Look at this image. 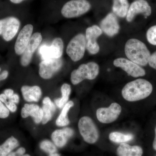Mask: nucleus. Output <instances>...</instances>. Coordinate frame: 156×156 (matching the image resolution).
Instances as JSON below:
<instances>
[{
  "label": "nucleus",
  "instance_id": "e433bc0d",
  "mask_svg": "<svg viewBox=\"0 0 156 156\" xmlns=\"http://www.w3.org/2000/svg\"><path fill=\"white\" fill-rule=\"evenodd\" d=\"M155 136L154 139L153 143V147L155 150L156 151V128L155 130Z\"/></svg>",
  "mask_w": 156,
  "mask_h": 156
},
{
  "label": "nucleus",
  "instance_id": "f704fd0d",
  "mask_svg": "<svg viewBox=\"0 0 156 156\" xmlns=\"http://www.w3.org/2000/svg\"><path fill=\"white\" fill-rule=\"evenodd\" d=\"M9 76V72L8 71L4 70L2 74H0V81L5 80Z\"/></svg>",
  "mask_w": 156,
  "mask_h": 156
},
{
  "label": "nucleus",
  "instance_id": "4be33fe9",
  "mask_svg": "<svg viewBox=\"0 0 156 156\" xmlns=\"http://www.w3.org/2000/svg\"><path fill=\"white\" fill-rule=\"evenodd\" d=\"M129 7L128 0H113V12L118 17H126Z\"/></svg>",
  "mask_w": 156,
  "mask_h": 156
},
{
  "label": "nucleus",
  "instance_id": "9b49d317",
  "mask_svg": "<svg viewBox=\"0 0 156 156\" xmlns=\"http://www.w3.org/2000/svg\"><path fill=\"white\" fill-rule=\"evenodd\" d=\"M41 34L36 32L33 34L25 51L22 54L20 58V63L23 66L26 67L30 64L34 53L41 43Z\"/></svg>",
  "mask_w": 156,
  "mask_h": 156
},
{
  "label": "nucleus",
  "instance_id": "dca6fc26",
  "mask_svg": "<svg viewBox=\"0 0 156 156\" xmlns=\"http://www.w3.org/2000/svg\"><path fill=\"white\" fill-rule=\"evenodd\" d=\"M100 27L102 31L109 37L114 36L119 33L120 26L116 15L113 13L108 14L101 22Z\"/></svg>",
  "mask_w": 156,
  "mask_h": 156
},
{
  "label": "nucleus",
  "instance_id": "473e14b6",
  "mask_svg": "<svg viewBox=\"0 0 156 156\" xmlns=\"http://www.w3.org/2000/svg\"><path fill=\"white\" fill-rule=\"evenodd\" d=\"M4 94L6 95L8 98L9 99L11 98L14 94V92L13 90L11 89H7L4 91Z\"/></svg>",
  "mask_w": 156,
  "mask_h": 156
},
{
  "label": "nucleus",
  "instance_id": "72a5a7b5",
  "mask_svg": "<svg viewBox=\"0 0 156 156\" xmlns=\"http://www.w3.org/2000/svg\"><path fill=\"white\" fill-rule=\"evenodd\" d=\"M26 152L25 148L23 147H20L15 151L17 156H22Z\"/></svg>",
  "mask_w": 156,
  "mask_h": 156
},
{
  "label": "nucleus",
  "instance_id": "79ce46f5",
  "mask_svg": "<svg viewBox=\"0 0 156 156\" xmlns=\"http://www.w3.org/2000/svg\"><path fill=\"white\" fill-rule=\"evenodd\" d=\"M1 68H0V72H1Z\"/></svg>",
  "mask_w": 156,
  "mask_h": 156
},
{
  "label": "nucleus",
  "instance_id": "6e6552de",
  "mask_svg": "<svg viewBox=\"0 0 156 156\" xmlns=\"http://www.w3.org/2000/svg\"><path fill=\"white\" fill-rule=\"evenodd\" d=\"M121 105L116 102H113L108 107L101 108L96 111L97 119L102 124L113 122L118 119L122 112Z\"/></svg>",
  "mask_w": 156,
  "mask_h": 156
},
{
  "label": "nucleus",
  "instance_id": "ea45409f",
  "mask_svg": "<svg viewBox=\"0 0 156 156\" xmlns=\"http://www.w3.org/2000/svg\"><path fill=\"white\" fill-rule=\"evenodd\" d=\"M49 156H60V155L57 153H54L50 154H49Z\"/></svg>",
  "mask_w": 156,
  "mask_h": 156
},
{
  "label": "nucleus",
  "instance_id": "37998d69",
  "mask_svg": "<svg viewBox=\"0 0 156 156\" xmlns=\"http://www.w3.org/2000/svg\"><path fill=\"white\" fill-rule=\"evenodd\" d=\"M155 156H156V155H155Z\"/></svg>",
  "mask_w": 156,
  "mask_h": 156
},
{
  "label": "nucleus",
  "instance_id": "a878e982",
  "mask_svg": "<svg viewBox=\"0 0 156 156\" xmlns=\"http://www.w3.org/2000/svg\"><path fill=\"white\" fill-rule=\"evenodd\" d=\"M134 136L131 134H125L119 132H112L109 135L111 141L115 143H124L132 140Z\"/></svg>",
  "mask_w": 156,
  "mask_h": 156
},
{
  "label": "nucleus",
  "instance_id": "39448f33",
  "mask_svg": "<svg viewBox=\"0 0 156 156\" xmlns=\"http://www.w3.org/2000/svg\"><path fill=\"white\" fill-rule=\"evenodd\" d=\"M78 128L83 139L87 143L93 144L98 140L99 132L95 123L90 117H82L78 122Z\"/></svg>",
  "mask_w": 156,
  "mask_h": 156
},
{
  "label": "nucleus",
  "instance_id": "f3484780",
  "mask_svg": "<svg viewBox=\"0 0 156 156\" xmlns=\"http://www.w3.org/2000/svg\"><path fill=\"white\" fill-rule=\"evenodd\" d=\"M21 115L24 119L31 116L36 124H39L43 120L44 112L43 109L37 105L25 104L21 109Z\"/></svg>",
  "mask_w": 156,
  "mask_h": 156
},
{
  "label": "nucleus",
  "instance_id": "0eeeda50",
  "mask_svg": "<svg viewBox=\"0 0 156 156\" xmlns=\"http://www.w3.org/2000/svg\"><path fill=\"white\" fill-rule=\"evenodd\" d=\"M20 23L19 19L9 17L0 20V36L6 41H11L19 30Z\"/></svg>",
  "mask_w": 156,
  "mask_h": 156
},
{
  "label": "nucleus",
  "instance_id": "cd10ccee",
  "mask_svg": "<svg viewBox=\"0 0 156 156\" xmlns=\"http://www.w3.org/2000/svg\"><path fill=\"white\" fill-rule=\"evenodd\" d=\"M146 36L150 44L156 46V25L151 27L148 30Z\"/></svg>",
  "mask_w": 156,
  "mask_h": 156
},
{
  "label": "nucleus",
  "instance_id": "a211bd4d",
  "mask_svg": "<svg viewBox=\"0 0 156 156\" xmlns=\"http://www.w3.org/2000/svg\"><path fill=\"white\" fill-rule=\"evenodd\" d=\"M74 131L72 128H65L53 131L51 138L57 147L62 148L66 145L69 139L73 135Z\"/></svg>",
  "mask_w": 156,
  "mask_h": 156
},
{
  "label": "nucleus",
  "instance_id": "5701e85b",
  "mask_svg": "<svg viewBox=\"0 0 156 156\" xmlns=\"http://www.w3.org/2000/svg\"><path fill=\"white\" fill-rule=\"evenodd\" d=\"M74 103L72 101H69L62 108L60 115L56 119V124L58 127H65L69 124L70 121L68 116V113L71 108L74 106Z\"/></svg>",
  "mask_w": 156,
  "mask_h": 156
},
{
  "label": "nucleus",
  "instance_id": "7c9ffc66",
  "mask_svg": "<svg viewBox=\"0 0 156 156\" xmlns=\"http://www.w3.org/2000/svg\"><path fill=\"white\" fill-rule=\"evenodd\" d=\"M5 105L7 108L12 112H14L17 111V106L16 104L13 103L11 101H9L6 102Z\"/></svg>",
  "mask_w": 156,
  "mask_h": 156
},
{
  "label": "nucleus",
  "instance_id": "412c9836",
  "mask_svg": "<svg viewBox=\"0 0 156 156\" xmlns=\"http://www.w3.org/2000/svg\"><path fill=\"white\" fill-rule=\"evenodd\" d=\"M43 109L44 117L42 123L44 125L47 124L52 119L54 113L56 111V106L51 101L50 98L46 97L43 100Z\"/></svg>",
  "mask_w": 156,
  "mask_h": 156
},
{
  "label": "nucleus",
  "instance_id": "58836bf2",
  "mask_svg": "<svg viewBox=\"0 0 156 156\" xmlns=\"http://www.w3.org/2000/svg\"><path fill=\"white\" fill-rule=\"evenodd\" d=\"M8 156H17L15 152H11V153L9 154Z\"/></svg>",
  "mask_w": 156,
  "mask_h": 156
},
{
  "label": "nucleus",
  "instance_id": "7ed1b4c3",
  "mask_svg": "<svg viewBox=\"0 0 156 156\" xmlns=\"http://www.w3.org/2000/svg\"><path fill=\"white\" fill-rule=\"evenodd\" d=\"M99 73V66L96 62H91L81 64L71 74V82L73 85H76L85 80H93Z\"/></svg>",
  "mask_w": 156,
  "mask_h": 156
},
{
  "label": "nucleus",
  "instance_id": "bb28decb",
  "mask_svg": "<svg viewBox=\"0 0 156 156\" xmlns=\"http://www.w3.org/2000/svg\"><path fill=\"white\" fill-rule=\"evenodd\" d=\"M41 149L49 154L56 153L57 150L56 146L53 143L48 140H43L40 143Z\"/></svg>",
  "mask_w": 156,
  "mask_h": 156
},
{
  "label": "nucleus",
  "instance_id": "6ab92c4d",
  "mask_svg": "<svg viewBox=\"0 0 156 156\" xmlns=\"http://www.w3.org/2000/svg\"><path fill=\"white\" fill-rule=\"evenodd\" d=\"M21 91L23 99L27 102H38L42 96V90L39 86H23Z\"/></svg>",
  "mask_w": 156,
  "mask_h": 156
},
{
  "label": "nucleus",
  "instance_id": "ddd939ff",
  "mask_svg": "<svg viewBox=\"0 0 156 156\" xmlns=\"http://www.w3.org/2000/svg\"><path fill=\"white\" fill-rule=\"evenodd\" d=\"M151 6L145 0H136L129 7L126 20L128 22L133 21L136 15L141 14L147 18L151 14Z\"/></svg>",
  "mask_w": 156,
  "mask_h": 156
},
{
  "label": "nucleus",
  "instance_id": "b1692460",
  "mask_svg": "<svg viewBox=\"0 0 156 156\" xmlns=\"http://www.w3.org/2000/svg\"><path fill=\"white\" fill-rule=\"evenodd\" d=\"M19 145L18 140L14 136H11L0 145V156H8Z\"/></svg>",
  "mask_w": 156,
  "mask_h": 156
},
{
  "label": "nucleus",
  "instance_id": "4c0bfd02",
  "mask_svg": "<svg viewBox=\"0 0 156 156\" xmlns=\"http://www.w3.org/2000/svg\"><path fill=\"white\" fill-rule=\"evenodd\" d=\"M10 1L11 2L14 3V4H19L24 0H10Z\"/></svg>",
  "mask_w": 156,
  "mask_h": 156
},
{
  "label": "nucleus",
  "instance_id": "4468645a",
  "mask_svg": "<svg viewBox=\"0 0 156 156\" xmlns=\"http://www.w3.org/2000/svg\"><path fill=\"white\" fill-rule=\"evenodd\" d=\"M102 34L101 29L97 25H93L88 27L86 30L87 49L90 54L94 55L99 52L100 47L97 41V39Z\"/></svg>",
  "mask_w": 156,
  "mask_h": 156
},
{
  "label": "nucleus",
  "instance_id": "9d476101",
  "mask_svg": "<svg viewBox=\"0 0 156 156\" xmlns=\"http://www.w3.org/2000/svg\"><path fill=\"white\" fill-rule=\"evenodd\" d=\"M64 44L62 39L57 37L54 39L50 46L44 44L41 46L39 53L42 59L61 58L63 54Z\"/></svg>",
  "mask_w": 156,
  "mask_h": 156
},
{
  "label": "nucleus",
  "instance_id": "20e7f679",
  "mask_svg": "<svg viewBox=\"0 0 156 156\" xmlns=\"http://www.w3.org/2000/svg\"><path fill=\"white\" fill-rule=\"evenodd\" d=\"M91 8V4L87 0H71L65 4L61 14L65 18H75L86 14Z\"/></svg>",
  "mask_w": 156,
  "mask_h": 156
},
{
  "label": "nucleus",
  "instance_id": "2eb2a0df",
  "mask_svg": "<svg viewBox=\"0 0 156 156\" xmlns=\"http://www.w3.org/2000/svg\"><path fill=\"white\" fill-rule=\"evenodd\" d=\"M33 30V26L28 24L20 32L14 46V50L17 55H21L25 51L32 35Z\"/></svg>",
  "mask_w": 156,
  "mask_h": 156
},
{
  "label": "nucleus",
  "instance_id": "c9c22d12",
  "mask_svg": "<svg viewBox=\"0 0 156 156\" xmlns=\"http://www.w3.org/2000/svg\"><path fill=\"white\" fill-rule=\"evenodd\" d=\"M7 96L5 94H2L0 95V100L3 103L5 104L7 102Z\"/></svg>",
  "mask_w": 156,
  "mask_h": 156
},
{
  "label": "nucleus",
  "instance_id": "c756f323",
  "mask_svg": "<svg viewBox=\"0 0 156 156\" xmlns=\"http://www.w3.org/2000/svg\"><path fill=\"white\" fill-rule=\"evenodd\" d=\"M148 64L151 67L156 69V51L151 55Z\"/></svg>",
  "mask_w": 156,
  "mask_h": 156
},
{
  "label": "nucleus",
  "instance_id": "1a4fd4ad",
  "mask_svg": "<svg viewBox=\"0 0 156 156\" xmlns=\"http://www.w3.org/2000/svg\"><path fill=\"white\" fill-rule=\"evenodd\" d=\"M62 65L61 58L42 60L39 64V75L43 79L49 80L61 69Z\"/></svg>",
  "mask_w": 156,
  "mask_h": 156
},
{
  "label": "nucleus",
  "instance_id": "2f4dec72",
  "mask_svg": "<svg viewBox=\"0 0 156 156\" xmlns=\"http://www.w3.org/2000/svg\"><path fill=\"white\" fill-rule=\"evenodd\" d=\"M9 101H11L16 104L19 103L20 101L19 95L17 94H14L11 98H9Z\"/></svg>",
  "mask_w": 156,
  "mask_h": 156
},
{
  "label": "nucleus",
  "instance_id": "393cba45",
  "mask_svg": "<svg viewBox=\"0 0 156 156\" xmlns=\"http://www.w3.org/2000/svg\"><path fill=\"white\" fill-rule=\"evenodd\" d=\"M61 92L62 97L55 100V104L59 108H62L68 101L71 92L70 85L67 83L63 84L61 87Z\"/></svg>",
  "mask_w": 156,
  "mask_h": 156
},
{
  "label": "nucleus",
  "instance_id": "f8f14e48",
  "mask_svg": "<svg viewBox=\"0 0 156 156\" xmlns=\"http://www.w3.org/2000/svg\"><path fill=\"white\" fill-rule=\"evenodd\" d=\"M113 64L134 78L143 76L146 74L145 71L140 66L126 58H117L114 61Z\"/></svg>",
  "mask_w": 156,
  "mask_h": 156
},
{
  "label": "nucleus",
  "instance_id": "423d86ee",
  "mask_svg": "<svg viewBox=\"0 0 156 156\" xmlns=\"http://www.w3.org/2000/svg\"><path fill=\"white\" fill-rule=\"evenodd\" d=\"M87 49L86 36L82 34L76 35L70 41L66 53L73 62L80 61L83 57Z\"/></svg>",
  "mask_w": 156,
  "mask_h": 156
},
{
  "label": "nucleus",
  "instance_id": "aec40b11",
  "mask_svg": "<svg viewBox=\"0 0 156 156\" xmlns=\"http://www.w3.org/2000/svg\"><path fill=\"white\" fill-rule=\"evenodd\" d=\"M116 153L118 156H142L143 151L139 146H131L124 143L117 148Z\"/></svg>",
  "mask_w": 156,
  "mask_h": 156
},
{
  "label": "nucleus",
  "instance_id": "f03ea898",
  "mask_svg": "<svg viewBox=\"0 0 156 156\" xmlns=\"http://www.w3.org/2000/svg\"><path fill=\"white\" fill-rule=\"evenodd\" d=\"M125 53L129 60L141 66L148 63L151 54L144 43L136 39H131L126 42Z\"/></svg>",
  "mask_w": 156,
  "mask_h": 156
},
{
  "label": "nucleus",
  "instance_id": "c85d7f7f",
  "mask_svg": "<svg viewBox=\"0 0 156 156\" xmlns=\"http://www.w3.org/2000/svg\"><path fill=\"white\" fill-rule=\"evenodd\" d=\"M9 110L0 100V118L5 119L9 117Z\"/></svg>",
  "mask_w": 156,
  "mask_h": 156
},
{
  "label": "nucleus",
  "instance_id": "a19ab883",
  "mask_svg": "<svg viewBox=\"0 0 156 156\" xmlns=\"http://www.w3.org/2000/svg\"><path fill=\"white\" fill-rule=\"evenodd\" d=\"M22 156H31L29 154H26L23 155Z\"/></svg>",
  "mask_w": 156,
  "mask_h": 156
},
{
  "label": "nucleus",
  "instance_id": "f257e3e1",
  "mask_svg": "<svg viewBox=\"0 0 156 156\" xmlns=\"http://www.w3.org/2000/svg\"><path fill=\"white\" fill-rule=\"evenodd\" d=\"M152 91V85L149 81L139 79L126 84L122 89V95L125 100L134 102L148 97Z\"/></svg>",
  "mask_w": 156,
  "mask_h": 156
}]
</instances>
